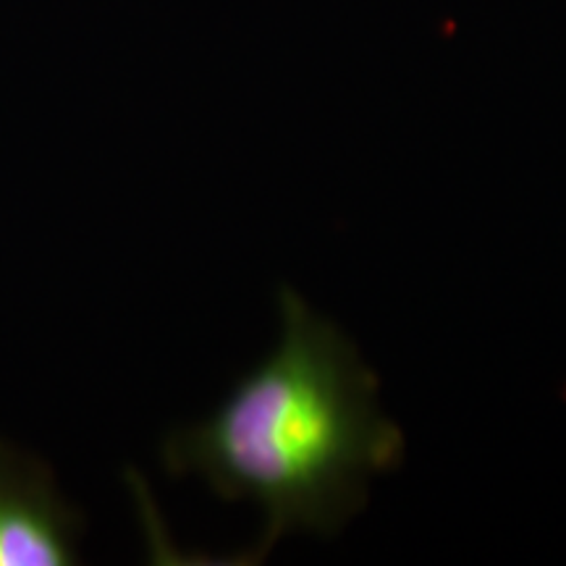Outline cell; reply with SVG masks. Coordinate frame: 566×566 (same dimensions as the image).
<instances>
[{
	"label": "cell",
	"mask_w": 566,
	"mask_h": 566,
	"mask_svg": "<svg viewBox=\"0 0 566 566\" xmlns=\"http://www.w3.org/2000/svg\"><path fill=\"white\" fill-rule=\"evenodd\" d=\"M279 315L275 349L208 420L163 443L171 475H200L221 499L260 506L254 558L283 535H336L365 509L370 478L396 470L407 449L357 346L292 286H281Z\"/></svg>",
	"instance_id": "1"
},
{
	"label": "cell",
	"mask_w": 566,
	"mask_h": 566,
	"mask_svg": "<svg viewBox=\"0 0 566 566\" xmlns=\"http://www.w3.org/2000/svg\"><path fill=\"white\" fill-rule=\"evenodd\" d=\"M82 516L38 459L0 446V566L76 564Z\"/></svg>",
	"instance_id": "2"
}]
</instances>
